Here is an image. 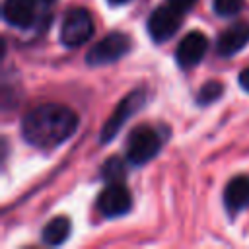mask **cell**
Listing matches in <instances>:
<instances>
[{
  "label": "cell",
  "instance_id": "1",
  "mask_svg": "<svg viewBox=\"0 0 249 249\" xmlns=\"http://www.w3.org/2000/svg\"><path fill=\"white\" fill-rule=\"evenodd\" d=\"M78 128V117L72 109L56 103H47L31 109L21 121L25 142L35 148L51 150L68 140Z\"/></svg>",
  "mask_w": 249,
  "mask_h": 249
},
{
  "label": "cell",
  "instance_id": "2",
  "mask_svg": "<svg viewBox=\"0 0 249 249\" xmlns=\"http://www.w3.org/2000/svg\"><path fill=\"white\" fill-rule=\"evenodd\" d=\"M161 148V140L158 132L150 126H138L128 134L126 140V160L134 165H142L150 161Z\"/></svg>",
  "mask_w": 249,
  "mask_h": 249
},
{
  "label": "cell",
  "instance_id": "3",
  "mask_svg": "<svg viewBox=\"0 0 249 249\" xmlns=\"http://www.w3.org/2000/svg\"><path fill=\"white\" fill-rule=\"evenodd\" d=\"M93 35V21L86 8H72L62 25H60V41L66 47H80L89 41Z\"/></svg>",
  "mask_w": 249,
  "mask_h": 249
},
{
  "label": "cell",
  "instance_id": "4",
  "mask_svg": "<svg viewBox=\"0 0 249 249\" xmlns=\"http://www.w3.org/2000/svg\"><path fill=\"white\" fill-rule=\"evenodd\" d=\"M130 49V37L124 33H109L101 41H97L86 54V62L91 66H101L119 60Z\"/></svg>",
  "mask_w": 249,
  "mask_h": 249
},
{
  "label": "cell",
  "instance_id": "5",
  "mask_svg": "<svg viewBox=\"0 0 249 249\" xmlns=\"http://www.w3.org/2000/svg\"><path fill=\"white\" fill-rule=\"evenodd\" d=\"M181 14L179 10H175L173 6H160L156 8L150 18H148V33L154 41L163 43L167 39H171L177 29L181 27Z\"/></svg>",
  "mask_w": 249,
  "mask_h": 249
},
{
  "label": "cell",
  "instance_id": "6",
  "mask_svg": "<svg viewBox=\"0 0 249 249\" xmlns=\"http://www.w3.org/2000/svg\"><path fill=\"white\" fill-rule=\"evenodd\" d=\"M130 193L124 185L121 183H109L97 196V210L107 216V218H115V216H123L130 210Z\"/></svg>",
  "mask_w": 249,
  "mask_h": 249
},
{
  "label": "cell",
  "instance_id": "7",
  "mask_svg": "<svg viewBox=\"0 0 249 249\" xmlns=\"http://www.w3.org/2000/svg\"><path fill=\"white\" fill-rule=\"evenodd\" d=\"M142 103H144V93H142V91H132L130 95H126V97L117 105V109H115V113L111 115V119L105 123V126H103V130H101V142H103V144L109 142V140L119 132V128L140 109Z\"/></svg>",
  "mask_w": 249,
  "mask_h": 249
},
{
  "label": "cell",
  "instance_id": "8",
  "mask_svg": "<svg viewBox=\"0 0 249 249\" xmlns=\"http://www.w3.org/2000/svg\"><path fill=\"white\" fill-rule=\"evenodd\" d=\"M206 49H208V39L200 31H191L179 41L175 49V60L181 68H193L202 60Z\"/></svg>",
  "mask_w": 249,
  "mask_h": 249
},
{
  "label": "cell",
  "instance_id": "9",
  "mask_svg": "<svg viewBox=\"0 0 249 249\" xmlns=\"http://www.w3.org/2000/svg\"><path fill=\"white\" fill-rule=\"evenodd\" d=\"M247 41H249V23L237 21L220 35L216 51L220 56H233L247 45Z\"/></svg>",
  "mask_w": 249,
  "mask_h": 249
},
{
  "label": "cell",
  "instance_id": "10",
  "mask_svg": "<svg viewBox=\"0 0 249 249\" xmlns=\"http://www.w3.org/2000/svg\"><path fill=\"white\" fill-rule=\"evenodd\" d=\"M4 19L14 27H29L35 19V0H4Z\"/></svg>",
  "mask_w": 249,
  "mask_h": 249
},
{
  "label": "cell",
  "instance_id": "11",
  "mask_svg": "<svg viewBox=\"0 0 249 249\" xmlns=\"http://www.w3.org/2000/svg\"><path fill=\"white\" fill-rule=\"evenodd\" d=\"M224 202L230 212H239L249 206V177H233L224 191Z\"/></svg>",
  "mask_w": 249,
  "mask_h": 249
},
{
  "label": "cell",
  "instance_id": "12",
  "mask_svg": "<svg viewBox=\"0 0 249 249\" xmlns=\"http://www.w3.org/2000/svg\"><path fill=\"white\" fill-rule=\"evenodd\" d=\"M68 233H70V220L64 216H56L43 228V241L49 245H60L62 241L68 239Z\"/></svg>",
  "mask_w": 249,
  "mask_h": 249
},
{
  "label": "cell",
  "instance_id": "13",
  "mask_svg": "<svg viewBox=\"0 0 249 249\" xmlns=\"http://www.w3.org/2000/svg\"><path fill=\"white\" fill-rule=\"evenodd\" d=\"M124 175V165L119 158H111L109 161H105L103 169H101V177L109 183H119Z\"/></svg>",
  "mask_w": 249,
  "mask_h": 249
},
{
  "label": "cell",
  "instance_id": "14",
  "mask_svg": "<svg viewBox=\"0 0 249 249\" xmlns=\"http://www.w3.org/2000/svg\"><path fill=\"white\" fill-rule=\"evenodd\" d=\"M222 91H224V86L220 82H216V80H210V82H206L200 88V91H198V103L200 105H208V103L216 101L222 95Z\"/></svg>",
  "mask_w": 249,
  "mask_h": 249
},
{
  "label": "cell",
  "instance_id": "15",
  "mask_svg": "<svg viewBox=\"0 0 249 249\" xmlns=\"http://www.w3.org/2000/svg\"><path fill=\"white\" fill-rule=\"evenodd\" d=\"M243 8V0H214V12L222 18L237 16Z\"/></svg>",
  "mask_w": 249,
  "mask_h": 249
},
{
  "label": "cell",
  "instance_id": "16",
  "mask_svg": "<svg viewBox=\"0 0 249 249\" xmlns=\"http://www.w3.org/2000/svg\"><path fill=\"white\" fill-rule=\"evenodd\" d=\"M167 4L173 6L179 12H185V10H191L196 4V0H167Z\"/></svg>",
  "mask_w": 249,
  "mask_h": 249
},
{
  "label": "cell",
  "instance_id": "17",
  "mask_svg": "<svg viewBox=\"0 0 249 249\" xmlns=\"http://www.w3.org/2000/svg\"><path fill=\"white\" fill-rule=\"evenodd\" d=\"M239 86H241L245 91H249V68H245V70L239 74Z\"/></svg>",
  "mask_w": 249,
  "mask_h": 249
},
{
  "label": "cell",
  "instance_id": "18",
  "mask_svg": "<svg viewBox=\"0 0 249 249\" xmlns=\"http://www.w3.org/2000/svg\"><path fill=\"white\" fill-rule=\"evenodd\" d=\"M111 4H124V2H130V0H109Z\"/></svg>",
  "mask_w": 249,
  "mask_h": 249
},
{
  "label": "cell",
  "instance_id": "19",
  "mask_svg": "<svg viewBox=\"0 0 249 249\" xmlns=\"http://www.w3.org/2000/svg\"><path fill=\"white\" fill-rule=\"evenodd\" d=\"M39 2H43V4H53L54 0H39Z\"/></svg>",
  "mask_w": 249,
  "mask_h": 249
}]
</instances>
